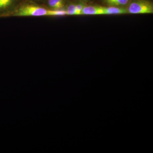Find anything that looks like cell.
<instances>
[{"label":"cell","instance_id":"cell-2","mask_svg":"<svg viewBox=\"0 0 153 153\" xmlns=\"http://www.w3.org/2000/svg\"><path fill=\"white\" fill-rule=\"evenodd\" d=\"M127 10L128 13L151 14L153 13V6L149 1L139 0L131 3Z\"/></svg>","mask_w":153,"mask_h":153},{"label":"cell","instance_id":"cell-1","mask_svg":"<svg viewBox=\"0 0 153 153\" xmlns=\"http://www.w3.org/2000/svg\"><path fill=\"white\" fill-rule=\"evenodd\" d=\"M49 10L33 5H27L20 8L13 14L15 16H48Z\"/></svg>","mask_w":153,"mask_h":153},{"label":"cell","instance_id":"cell-7","mask_svg":"<svg viewBox=\"0 0 153 153\" xmlns=\"http://www.w3.org/2000/svg\"><path fill=\"white\" fill-rule=\"evenodd\" d=\"M129 0H104L105 2L109 6H124L128 3Z\"/></svg>","mask_w":153,"mask_h":153},{"label":"cell","instance_id":"cell-10","mask_svg":"<svg viewBox=\"0 0 153 153\" xmlns=\"http://www.w3.org/2000/svg\"><path fill=\"white\" fill-rule=\"evenodd\" d=\"M85 6L83 5L82 4H78L76 5V13H77V15H81L82 9Z\"/></svg>","mask_w":153,"mask_h":153},{"label":"cell","instance_id":"cell-9","mask_svg":"<svg viewBox=\"0 0 153 153\" xmlns=\"http://www.w3.org/2000/svg\"><path fill=\"white\" fill-rule=\"evenodd\" d=\"M67 15H77L76 5L70 4L68 6L66 10Z\"/></svg>","mask_w":153,"mask_h":153},{"label":"cell","instance_id":"cell-3","mask_svg":"<svg viewBox=\"0 0 153 153\" xmlns=\"http://www.w3.org/2000/svg\"><path fill=\"white\" fill-rule=\"evenodd\" d=\"M103 15V7L100 6H85L82 9L81 15Z\"/></svg>","mask_w":153,"mask_h":153},{"label":"cell","instance_id":"cell-6","mask_svg":"<svg viewBox=\"0 0 153 153\" xmlns=\"http://www.w3.org/2000/svg\"><path fill=\"white\" fill-rule=\"evenodd\" d=\"M48 5L52 10H61L64 6V0H48Z\"/></svg>","mask_w":153,"mask_h":153},{"label":"cell","instance_id":"cell-8","mask_svg":"<svg viewBox=\"0 0 153 153\" xmlns=\"http://www.w3.org/2000/svg\"><path fill=\"white\" fill-rule=\"evenodd\" d=\"M67 15L66 10H49L48 16H64Z\"/></svg>","mask_w":153,"mask_h":153},{"label":"cell","instance_id":"cell-4","mask_svg":"<svg viewBox=\"0 0 153 153\" xmlns=\"http://www.w3.org/2000/svg\"><path fill=\"white\" fill-rule=\"evenodd\" d=\"M103 7V15H118L128 13L127 9L114 6Z\"/></svg>","mask_w":153,"mask_h":153},{"label":"cell","instance_id":"cell-5","mask_svg":"<svg viewBox=\"0 0 153 153\" xmlns=\"http://www.w3.org/2000/svg\"><path fill=\"white\" fill-rule=\"evenodd\" d=\"M13 2L14 0H0V16H4Z\"/></svg>","mask_w":153,"mask_h":153}]
</instances>
